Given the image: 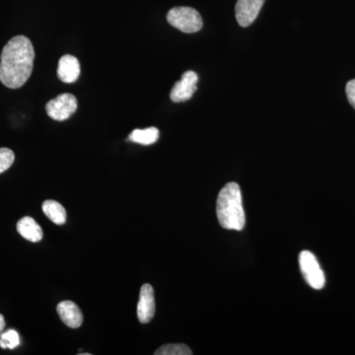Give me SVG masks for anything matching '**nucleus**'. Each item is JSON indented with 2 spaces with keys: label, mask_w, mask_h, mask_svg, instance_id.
<instances>
[{
  "label": "nucleus",
  "mask_w": 355,
  "mask_h": 355,
  "mask_svg": "<svg viewBox=\"0 0 355 355\" xmlns=\"http://www.w3.org/2000/svg\"><path fill=\"white\" fill-rule=\"evenodd\" d=\"M35 51L25 36H16L4 46L0 58V81L10 89L22 87L31 76Z\"/></svg>",
  "instance_id": "f257e3e1"
},
{
  "label": "nucleus",
  "mask_w": 355,
  "mask_h": 355,
  "mask_svg": "<svg viewBox=\"0 0 355 355\" xmlns=\"http://www.w3.org/2000/svg\"><path fill=\"white\" fill-rule=\"evenodd\" d=\"M219 224L228 230L241 231L246 224L239 184L228 183L219 193L216 202Z\"/></svg>",
  "instance_id": "f03ea898"
},
{
  "label": "nucleus",
  "mask_w": 355,
  "mask_h": 355,
  "mask_svg": "<svg viewBox=\"0 0 355 355\" xmlns=\"http://www.w3.org/2000/svg\"><path fill=\"white\" fill-rule=\"evenodd\" d=\"M167 20L170 25L184 33H196L202 28L200 14L191 7H174L168 12Z\"/></svg>",
  "instance_id": "7ed1b4c3"
},
{
  "label": "nucleus",
  "mask_w": 355,
  "mask_h": 355,
  "mask_svg": "<svg viewBox=\"0 0 355 355\" xmlns=\"http://www.w3.org/2000/svg\"><path fill=\"white\" fill-rule=\"evenodd\" d=\"M299 266L306 282L312 288L318 291L323 288L326 284V277L314 254L309 251L301 252L299 254Z\"/></svg>",
  "instance_id": "20e7f679"
},
{
  "label": "nucleus",
  "mask_w": 355,
  "mask_h": 355,
  "mask_svg": "<svg viewBox=\"0 0 355 355\" xmlns=\"http://www.w3.org/2000/svg\"><path fill=\"white\" fill-rule=\"evenodd\" d=\"M77 107L78 103L76 98L69 93H64L46 103V111L53 120L62 121L76 113Z\"/></svg>",
  "instance_id": "39448f33"
},
{
  "label": "nucleus",
  "mask_w": 355,
  "mask_h": 355,
  "mask_svg": "<svg viewBox=\"0 0 355 355\" xmlns=\"http://www.w3.org/2000/svg\"><path fill=\"white\" fill-rule=\"evenodd\" d=\"M198 74L193 71L184 72L181 80L178 81L172 88L170 98L173 102L188 101L197 91Z\"/></svg>",
  "instance_id": "423d86ee"
},
{
  "label": "nucleus",
  "mask_w": 355,
  "mask_h": 355,
  "mask_svg": "<svg viewBox=\"0 0 355 355\" xmlns=\"http://www.w3.org/2000/svg\"><path fill=\"white\" fill-rule=\"evenodd\" d=\"M155 315V297L153 287L144 284L140 288L139 301L137 304V318L141 324H147Z\"/></svg>",
  "instance_id": "0eeeda50"
},
{
  "label": "nucleus",
  "mask_w": 355,
  "mask_h": 355,
  "mask_svg": "<svg viewBox=\"0 0 355 355\" xmlns=\"http://www.w3.org/2000/svg\"><path fill=\"white\" fill-rule=\"evenodd\" d=\"M265 0H238L236 3V19L242 27H248L256 20Z\"/></svg>",
  "instance_id": "6e6552de"
},
{
  "label": "nucleus",
  "mask_w": 355,
  "mask_h": 355,
  "mask_svg": "<svg viewBox=\"0 0 355 355\" xmlns=\"http://www.w3.org/2000/svg\"><path fill=\"white\" fill-rule=\"evenodd\" d=\"M57 311L62 321L69 328L77 329L83 324V312L72 301H62L58 305Z\"/></svg>",
  "instance_id": "1a4fd4ad"
},
{
  "label": "nucleus",
  "mask_w": 355,
  "mask_h": 355,
  "mask_svg": "<svg viewBox=\"0 0 355 355\" xmlns=\"http://www.w3.org/2000/svg\"><path fill=\"white\" fill-rule=\"evenodd\" d=\"M80 76V64L73 55H65L58 62V76L64 83H76Z\"/></svg>",
  "instance_id": "9d476101"
},
{
  "label": "nucleus",
  "mask_w": 355,
  "mask_h": 355,
  "mask_svg": "<svg viewBox=\"0 0 355 355\" xmlns=\"http://www.w3.org/2000/svg\"><path fill=\"white\" fill-rule=\"evenodd\" d=\"M17 231L24 239L36 243L43 239V230L32 217L25 216L17 223Z\"/></svg>",
  "instance_id": "9b49d317"
},
{
  "label": "nucleus",
  "mask_w": 355,
  "mask_h": 355,
  "mask_svg": "<svg viewBox=\"0 0 355 355\" xmlns=\"http://www.w3.org/2000/svg\"><path fill=\"white\" fill-rule=\"evenodd\" d=\"M43 211L46 217L57 225H62L67 221V211L60 203L55 200H46L43 203Z\"/></svg>",
  "instance_id": "f8f14e48"
},
{
  "label": "nucleus",
  "mask_w": 355,
  "mask_h": 355,
  "mask_svg": "<svg viewBox=\"0 0 355 355\" xmlns=\"http://www.w3.org/2000/svg\"><path fill=\"white\" fill-rule=\"evenodd\" d=\"M135 144L142 146H151L155 144L159 139V130L156 128H148L146 130H135L128 137Z\"/></svg>",
  "instance_id": "ddd939ff"
},
{
  "label": "nucleus",
  "mask_w": 355,
  "mask_h": 355,
  "mask_svg": "<svg viewBox=\"0 0 355 355\" xmlns=\"http://www.w3.org/2000/svg\"><path fill=\"white\" fill-rule=\"evenodd\" d=\"M155 355H191L193 352L190 347H187L184 343H176V345H165L159 347Z\"/></svg>",
  "instance_id": "4468645a"
},
{
  "label": "nucleus",
  "mask_w": 355,
  "mask_h": 355,
  "mask_svg": "<svg viewBox=\"0 0 355 355\" xmlns=\"http://www.w3.org/2000/svg\"><path fill=\"white\" fill-rule=\"evenodd\" d=\"M20 345V336L15 330H8L0 335V347L14 349Z\"/></svg>",
  "instance_id": "2eb2a0df"
},
{
  "label": "nucleus",
  "mask_w": 355,
  "mask_h": 355,
  "mask_svg": "<svg viewBox=\"0 0 355 355\" xmlns=\"http://www.w3.org/2000/svg\"><path fill=\"white\" fill-rule=\"evenodd\" d=\"M15 155L11 149L2 147L0 148V174L6 172L12 166Z\"/></svg>",
  "instance_id": "dca6fc26"
},
{
  "label": "nucleus",
  "mask_w": 355,
  "mask_h": 355,
  "mask_svg": "<svg viewBox=\"0 0 355 355\" xmlns=\"http://www.w3.org/2000/svg\"><path fill=\"white\" fill-rule=\"evenodd\" d=\"M347 95L350 105L355 109V79L350 80L349 83H347Z\"/></svg>",
  "instance_id": "f3484780"
},
{
  "label": "nucleus",
  "mask_w": 355,
  "mask_h": 355,
  "mask_svg": "<svg viewBox=\"0 0 355 355\" xmlns=\"http://www.w3.org/2000/svg\"><path fill=\"white\" fill-rule=\"evenodd\" d=\"M6 328V320H4V317L0 314V335H1L2 331Z\"/></svg>",
  "instance_id": "a211bd4d"
}]
</instances>
